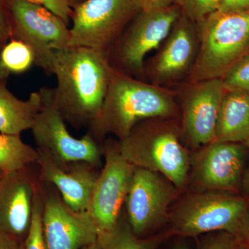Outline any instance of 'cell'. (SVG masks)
<instances>
[{
    "instance_id": "1",
    "label": "cell",
    "mask_w": 249,
    "mask_h": 249,
    "mask_svg": "<svg viewBox=\"0 0 249 249\" xmlns=\"http://www.w3.org/2000/svg\"><path fill=\"white\" fill-rule=\"evenodd\" d=\"M111 70L105 52L72 47L57 52L52 100L66 124L76 129L89 127L102 109Z\"/></svg>"
},
{
    "instance_id": "2",
    "label": "cell",
    "mask_w": 249,
    "mask_h": 249,
    "mask_svg": "<svg viewBox=\"0 0 249 249\" xmlns=\"http://www.w3.org/2000/svg\"><path fill=\"white\" fill-rule=\"evenodd\" d=\"M179 115L172 92L112 68L102 109L87 129V134L101 144L108 134L120 141L141 121Z\"/></svg>"
},
{
    "instance_id": "3",
    "label": "cell",
    "mask_w": 249,
    "mask_h": 249,
    "mask_svg": "<svg viewBox=\"0 0 249 249\" xmlns=\"http://www.w3.org/2000/svg\"><path fill=\"white\" fill-rule=\"evenodd\" d=\"M119 142L121 153L134 167L160 173L180 191H187L191 151L183 142L178 118L141 121Z\"/></svg>"
},
{
    "instance_id": "4",
    "label": "cell",
    "mask_w": 249,
    "mask_h": 249,
    "mask_svg": "<svg viewBox=\"0 0 249 249\" xmlns=\"http://www.w3.org/2000/svg\"><path fill=\"white\" fill-rule=\"evenodd\" d=\"M249 197L241 193L187 190L174 203L165 230L172 237H199L227 231L242 237Z\"/></svg>"
},
{
    "instance_id": "5",
    "label": "cell",
    "mask_w": 249,
    "mask_h": 249,
    "mask_svg": "<svg viewBox=\"0 0 249 249\" xmlns=\"http://www.w3.org/2000/svg\"><path fill=\"white\" fill-rule=\"evenodd\" d=\"M196 24L199 50L188 74L190 84L222 78L249 53V9L217 10Z\"/></svg>"
},
{
    "instance_id": "6",
    "label": "cell",
    "mask_w": 249,
    "mask_h": 249,
    "mask_svg": "<svg viewBox=\"0 0 249 249\" xmlns=\"http://www.w3.org/2000/svg\"><path fill=\"white\" fill-rule=\"evenodd\" d=\"M181 15L177 4L141 11L106 52L110 66L130 76L142 73L147 54L160 48Z\"/></svg>"
},
{
    "instance_id": "7",
    "label": "cell",
    "mask_w": 249,
    "mask_h": 249,
    "mask_svg": "<svg viewBox=\"0 0 249 249\" xmlns=\"http://www.w3.org/2000/svg\"><path fill=\"white\" fill-rule=\"evenodd\" d=\"M141 11L135 0H84L72 12L69 47L106 53Z\"/></svg>"
},
{
    "instance_id": "8",
    "label": "cell",
    "mask_w": 249,
    "mask_h": 249,
    "mask_svg": "<svg viewBox=\"0 0 249 249\" xmlns=\"http://www.w3.org/2000/svg\"><path fill=\"white\" fill-rule=\"evenodd\" d=\"M182 193L160 174L135 168L124 205L134 234L145 238L164 230L170 209Z\"/></svg>"
},
{
    "instance_id": "9",
    "label": "cell",
    "mask_w": 249,
    "mask_h": 249,
    "mask_svg": "<svg viewBox=\"0 0 249 249\" xmlns=\"http://www.w3.org/2000/svg\"><path fill=\"white\" fill-rule=\"evenodd\" d=\"M103 150L105 163L93 187L88 211L98 235L111 231L119 223L136 168L121 153L119 141L106 139Z\"/></svg>"
},
{
    "instance_id": "10",
    "label": "cell",
    "mask_w": 249,
    "mask_h": 249,
    "mask_svg": "<svg viewBox=\"0 0 249 249\" xmlns=\"http://www.w3.org/2000/svg\"><path fill=\"white\" fill-rule=\"evenodd\" d=\"M14 25V37L34 51L36 65L53 75L57 52L69 47L70 29L63 19L43 6L23 0H8Z\"/></svg>"
},
{
    "instance_id": "11",
    "label": "cell",
    "mask_w": 249,
    "mask_h": 249,
    "mask_svg": "<svg viewBox=\"0 0 249 249\" xmlns=\"http://www.w3.org/2000/svg\"><path fill=\"white\" fill-rule=\"evenodd\" d=\"M249 157L245 142H213L192 150L187 190L240 193Z\"/></svg>"
},
{
    "instance_id": "12",
    "label": "cell",
    "mask_w": 249,
    "mask_h": 249,
    "mask_svg": "<svg viewBox=\"0 0 249 249\" xmlns=\"http://www.w3.org/2000/svg\"><path fill=\"white\" fill-rule=\"evenodd\" d=\"M43 106L33 126V136L37 149L49 154L59 163L87 162L101 168L103 144L86 134L80 139L73 137L66 122L52 103V88H42Z\"/></svg>"
},
{
    "instance_id": "13",
    "label": "cell",
    "mask_w": 249,
    "mask_h": 249,
    "mask_svg": "<svg viewBox=\"0 0 249 249\" xmlns=\"http://www.w3.org/2000/svg\"><path fill=\"white\" fill-rule=\"evenodd\" d=\"M40 183L46 248L82 249L96 242L97 229L88 213L73 211L65 204L53 185Z\"/></svg>"
},
{
    "instance_id": "14",
    "label": "cell",
    "mask_w": 249,
    "mask_h": 249,
    "mask_svg": "<svg viewBox=\"0 0 249 249\" xmlns=\"http://www.w3.org/2000/svg\"><path fill=\"white\" fill-rule=\"evenodd\" d=\"M182 103L183 142L192 150L215 141L217 116L227 89L220 78L190 84Z\"/></svg>"
},
{
    "instance_id": "15",
    "label": "cell",
    "mask_w": 249,
    "mask_h": 249,
    "mask_svg": "<svg viewBox=\"0 0 249 249\" xmlns=\"http://www.w3.org/2000/svg\"><path fill=\"white\" fill-rule=\"evenodd\" d=\"M199 40L197 27L181 13L157 55L144 66L156 83H168L189 74L197 56Z\"/></svg>"
},
{
    "instance_id": "16",
    "label": "cell",
    "mask_w": 249,
    "mask_h": 249,
    "mask_svg": "<svg viewBox=\"0 0 249 249\" xmlns=\"http://www.w3.org/2000/svg\"><path fill=\"white\" fill-rule=\"evenodd\" d=\"M30 166L0 179V234L23 242L30 227L38 175Z\"/></svg>"
},
{
    "instance_id": "17",
    "label": "cell",
    "mask_w": 249,
    "mask_h": 249,
    "mask_svg": "<svg viewBox=\"0 0 249 249\" xmlns=\"http://www.w3.org/2000/svg\"><path fill=\"white\" fill-rule=\"evenodd\" d=\"M37 151L39 179L53 185L72 210L88 212L99 168L87 162L59 163L45 152L38 149Z\"/></svg>"
},
{
    "instance_id": "18",
    "label": "cell",
    "mask_w": 249,
    "mask_h": 249,
    "mask_svg": "<svg viewBox=\"0 0 249 249\" xmlns=\"http://www.w3.org/2000/svg\"><path fill=\"white\" fill-rule=\"evenodd\" d=\"M42 106V89L22 101L8 89L6 80H0V133L20 135L32 129Z\"/></svg>"
},
{
    "instance_id": "19",
    "label": "cell",
    "mask_w": 249,
    "mask_h": 249,
    "mask_svg": "<svg viewBox=\"0 0 249 249\" xmlns=\"http://www.w3.org/2000/svg\"><path fill=\"white\" fill-rule=\"evenodd\" d=\"M249 135V94L227 90L218 114L214 142L246 143Z\"/></svg>"
},
{
    "instance_id": "20",
    "label": "cell",
    "mask_w": 249,
    "mask_h": 249,
    "mask_svg": "<svg viewBox=\"0 0 249 249\" xmlns=\"http://www.w3.org/2000/svg\"><path fill=\"white\" fill-rule=\"evenodd\" d=\"M172 236L165 229L155 235L142 238L134 234L124 212L111 231L98 234L99 249H159Z\"/></svg>"
},
{
    "instance_id": "21",
    "label": "cell",
    "mask_w": 249,
    "mask_h": 249,
    "mask_svg": "<svg viewBox=\"0 0 249 249\" xmlns=\"http://www.w3.org/2000/svg\"><path fill=\"white\" fill-rule=\"evenodd\" d=\"M38 157L37 149L23 142L19 134L0 133V170L3 174L36 164Z\"/></svg>"
},
{
    "instance_id": "22",
    "label": "cell",
    "mask_w": 249,
    "mask_h": 249,
    "mask_svg": "<svg viewBox=\"0 0 249 249\" xmlns=\"http://www.w3.org/2000/svg\"><path fill=\"white\" fill-rule=\"evenodd\" d=\"M36 65V56L30 46L12 38L0 51V65L9 73H22Z\"/></svg>"
},
{
    "instance_id": "23",
    "label": "cell",
    "mask_w": 249,
    "mask_h": 249,
    "mask_svg": "<svg viewBox=\"0 0 249 249\" xmlns=\"http://www.w3.org/2000/svg\"><path fill=\"white\" fill-rule=\"evenodd\" d=\"M22 247L23 249H47L43 231V196L40 179L34 196L30 227L23 241Z\"/></svg>"
},
{
    "instance_id": "24",
    "label": "cell",
    "mask_w": 249,
    "mask_h": 249,
    "mask_svg": "<svg viewBox=\"0 0 249 249\" xmlns=\"http://www.w3.org/2000/svg\"><path fill=\"white\" fill-rule=\"evenodd\" d=\"M197 249H249L242 237L227 231H215L196 237Z\"/></svg>"
},
{
    "instance_id": "25",
    "label": "cell",
    "mask_w": 249,
    "mask_h": 249,
    "mask_svg": "<svg viewBox=\"0 0 249 249\" xmlns=\"http://www.w3.org/2000/svg\"><path fill=\"white\" fill-rule=\"evenodd\" d=\"M220 79L227 90H237L249 94V53L241 58Z\"/></svg>"
},
{
    "instance_id": "26",
    "label": "cell",
    "mask_w": 249,
    "mask_h": 249,
    "mask_svg": "<svg viewBox=\"0 0 249 249\" xmlns=\"http://www.w3.org/2000/svg\"><path fill=\"white\" fill-rule=\"evenodd\" d=\"M174 2L180 8L182 14L197 24L219 9L220 0H174Z\"/></svg>"
},
{
    "instance_id": "27",
    "label": "cell",
    "mask_w": 249,
    "mask_h": 249,
    "mask_svg": "<svg viewBox=\"0 0 249 249\" xmlns=\"http://www.w3.org/2000/svg\"><path fill=\"white\" fill-rule=\"evenodd\" d=\"M14 25L8 0H0V51L14 37Z\"/></svg>"
},
{
    "instance_id": "28",
    "label": "cell",
    "mask_w": 249,
    "mask_h": 249,
    "mask_svg": "<svg viewBox=\"0 0 249 249\" xmlns=\"http://www.w3.org/2000/svg\"><path fill=\"white\" fill-rule=\"evenodd\" d=\"M39 6H43L52 11L53 14L63 19L68 25L70 19L71 18V5L68 0H23Z\"/></svg>"
},
{
    "instance_id": "29",
    "label": "cell",
    "mask_w": 249,
    "mask_h": 249,
    "mask_svg": "<svg viewBox=\"0 0 249 249\" xmlns=\"http://www.w3.org/2000/svg\"><path fill=\"white\" fill-rule=\"evenodd\" d=\"M142 11L164 9L171 6L174 0H135Z\"/></svg>"
},
{
    "instance_id": "30",
    "label": "cell",
    "mask_w": 249,
    "mask_h": 249,
    "mask_svg": "<svg viewBox=\"0 0 249 249\" xmlns=\"http://www.w3.org/2000/svg\"><path fill=\"white\" fill-rule=\"evenodd\" d=\"M246 9H249V0H220L218 10L228 11Z\"/></svg>"
},
{
    "instance_id": "31",
    "label": "cell",
    "mask_w": 249,
    "mask_h": 249,
    "mask_svg": "<svg viewBox=\"0 0 249 249\" xmlns=\"http://www.w3.org/2000/svg\"><path fill=\"white\" fill-rule=\"evenodd\" d=\"M0 249H23L22 242L0 234Z\"/></svg>"
},
{
    "instance_id": "32",
    "label": "cell",
    "mask_w": 249,
    "mask_h": 249,
    "mask_svg": "<svg viewBox=\"0 0 249 249\" xmlns=\"http://www.w3.org/2000/svg\"><path fill=\"white\" fill-rule=\"evenodd\" d=\"M187 239L181 237H171L169 245L165 249H191Z\"/></svg>"
},
{
    "instance_id": "33",
    "label": "cell",
    "mask_w": 249,
    "mask_h": 249,
    "mask_svg": "<svg viewBox=\"0 0 249 249\" xmlns=\"http://www.w3.org/2000/svg\"><path fill=\"white\" fill-rule=\"evenodd\" d=\"M246 144H247V147H248L249 152V135ZM242 194L249 197V160L247 170H246L245 175H244L243 181H242Z\"/></svg>"
},
{
    "instance_id": "34",
    "label": "cell",
    "mask_w": 249,
    "mask_h": 249,
    "mask_svg": "<svg viewBox=\"0 0 249 249\" xmlns=\"http://www.w3.org/2000/svg\"><path fill=\"white\" fill-rule=\"evenodd\" d=\"M242 238L245 240L247 245L249 246V212L247 223H246L245 230H244L243 235H242Z\"/></svg>"
},
{
    "instance_id": "35",
    "label": "cell",
    "mask_w": 249,
    "mask_h": 249,
    "mask_svg": "<svg viewBox=\"0 0 249 249\" xmlns=\"http://www.w3.org/2000/svg\"><path fill=\"white\" fill-rule=\"evenodd\" d=\"M9 75V73L0 65V80H6Z\"/></svg>"
},
{
    "instance_id": "36",
    "label": "cell",
    "mask_w": 249,
    "mask_h": 249,
    "mask_svg": "<svg viewBox=\"0 0 249 249\" xmlns=\"http://www.w3.org/2000/svg\"><path fill=\"white\" fill-rule=\"evenodd\" d=\"M82 249H99V247H98V242L96 241V242H94V243L91 244V245L87 246V247H85L84 248Z\"/></svg>"
},
{
    "instance_id": "37",
    "label": "cell",
    "mask_w": 249,
    "mask_h": 249,
    "mask_svg": "<svg viewBox=\"0 0 249 249\" xmlns=\"http://www.w3.org/2000/svg\"><path fill=\"white\" fill-rule=\"evenodd\" d=\"M76 0H68L69 2H70V5L72 4H74L75 2H76Z\"/></svg>"
},
{
    "instance_id": "38",
    "label": "cell",
    "mask_w": 249,
    "mask_h": 249,
    "mask_svg": "<svg viewBox=\"0 0 249 249\" xmlns=\"http://www.w3.org/2000/svg\"><path fill=\"white\" fill-rule=\"evenodd\" d=\"M3 175H4V174H3L2 172L0 170V179H1V178H2Z\"/></svg>"
}]
</instances>
